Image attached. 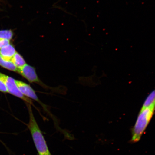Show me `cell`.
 I'll return each mask as SVG.
<instances>
[{"label":"cell","mask_w":155,"mask_h":155,"mask_svg":"<svg viewBox=\"0 0 155 155\" xmlns=\"http://www.w3.org/2000/svg\"><path fill=\"white\" fill-rule=\"evenodd\" d=\"M29 115L27 126L31 135L35 146L38 155H52L42 132L35 119L31 104L26 103Z\"/></svg>","instance_id":"1"},{"label":"cell","mask_w":155,"mask_h":155,"mask_svg":"<svg viewBox=\"0 0 155 155\" xmlns=\"http://www.w3.org/2000/svg\"><path fill=\"white\" fill-rule=\"evenodd\" d=\"M155 105L148 107L141 108L132 132V141L137 142L141 137L153 115Z\"/></svg>","instance_id":"2"},{"label":"cell","mask_w":155,"mask_h":155,"mask_svg":"<svg viewBox=\"0 0 155 155\" xmlns=\"http://www.w3.org/2000/svg\"><path fill=\"white\" fill-rule=\"evenodd\" d=\"M17 73L19 74L28 82L31 83H35L39 85L46 90H50L51 91L59 94H64L66 91L65 89L59 87L54 88L47 86L40 80L36 72L35 68L30 65L26 64L24 66L17 69Z\"/></svg>","instance_id":"3"},{"label":"cell","mask_w":155,"mask_h":155,"mask_svg":"<svg viewBox=\"0 0 155 155\" xmlns=\"http://www.w3.org/2000/svg\"><path fill=\"white\" fill-rule=\"evenodd\" d=\"M0 80L4 83L9 94L24 100L26 103L34 106L31 99L25 96L19 90L15 84V79L0 72Z\"/></svg>","instance_id":"4"},{"label":"cell","mask_w":155,"mask_h":155,"mask_svg":"<svg viewBox=\"0 0 155 155\" xmlns=\"http://www.w3.org/2000/svg\"><path fill=\"white\" fill-rule=\"evenodd\" d=\"M16 52L14 46L10 43L0 49V55L5 61H11Z\"/></svg>","instance_id":"5"},{"label":"cell","mask_w":155,"mask_h":155,"mask_svg":"<svg viewBox=\"0 0 155 155\" xmlns=\"http://www.w3.org/2000/svg\"><path fill=\"white\" fill-rule=\"evenodd\" d=\"M11 61L14 64L17 69L24 66L26 64V62L24 58L17 52L12 59Z\"/></svg>","instance_id":"6"},{"label":"cell","mask_w":155,"mask_h":155,"mask_svg":"<svg viewBox=\"0 0 155 155\" xmlns=\"http://www.w3.org/2000/svg\"><path fill=\"white\" fill-rule=\"evenodd\" d=\"M0 66L8 70L17 72V68L11 61H7L3 59L0 55Z\"/></svg>","instance_id":"7"},{"label":"cell","mask_w":155,"mask_h":155,"mask_svg":"<svg viewBox=\"0 0 155 155\" xmlns=\"http://www.w3.org/2000/svg\"><path fill=\"white\" fill-rule=\"evenodd\" d=\"M155 105V89L147 97L141 108H144Z\"/></svg>","instance_id":"8"},{"label":"cell","mask_w":155,"mask_h":155,"mask_svg":"<svg viewBox=\"0 0 155 155\" xmlns=\"http://www.w3.org/2000/svg\"><path fill=\"white\" fill-rule=\"evenodd\" d=\"M13 36V32L11 30H0V39L11 40Z\"/></svg>","instance_id":"9"},{"label":"cell","mask_w":155,"mask_h":155,"mask_svg":"<svg viewBox=\"0 0 155 155\" xmlns=\"http://www.w3.org/2000/svg\"><path fill=\"white\" fill-rule=\"evenodd\" d=\"M0 92L7 93H8L6 86L2 81L0 80Z\"/></svg>","instance_id":"10"},{"label":"cell","mask_w":155,"mask_h":155,"mask_svg":"<svg viewBox=\"0 0 155 155\" xmlns=\"http://www.w3.org/2000/svg\"><path fill=\"white\" fill-rule=\"evenodd\" d=\"M10 43V40L0 39V49L7 45Z\"/></svg>","instance_id":"11"},{"label":"cell","mask_w":155,"mask_h":155,"mask_svg":"<svg viewBox=\"0 0 155 155\" xmlns=\"http://www.w3.org/2000/svg\"><path fill=\"white\" fill-rule=\"evenodd\" d=\"M0 142H1L2 143H3V144H3V142H2V141H1V139H0Z\"/></svg>","instance_id":"12"}]
</instances>
